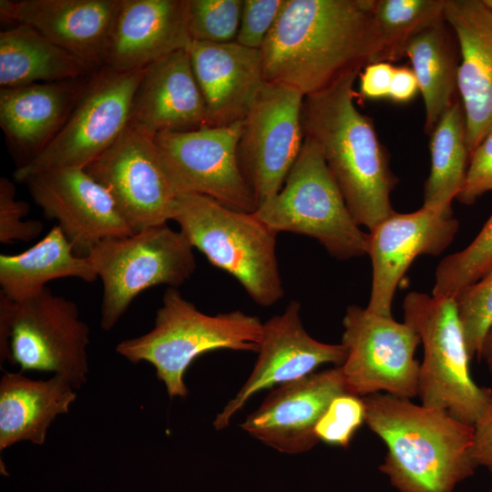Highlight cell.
I'll list each match as a JSON object with an SVG mask.
<instances>
[{
    "label": "cell",
    "mask_w": 492,
    "mask_h": 492,
    "mask_svg": "<svg viewBox=\"0 0 492 492\" xmlns=\"http://www.w3.org/2000/svg\"><path fill=\"white\" fill-rule=\"evenodd\" d=\"M373 0H285L261 48L265 82L308 96L373 55Z\"/></svg>",
    "instance_id": "cell-1"
},
{
    "label": "cell",
    "mask_w": 492,
    "mask_h": 492,
    "mask_svg": "<svg viewBox=\"0 0 492 492\" xmlns=\"http://www.w3.org/2000/svg\"><path fill=\"white\" fill-rule=\"evenodd\" d=\"M352 71L330 87L304 97V138L313 141L335 179L353 218L369 231L395 210L390 194L398 179L370 118L356 108Z\"/></svg>",
    "instance_id": "cell-2"
},
{
    "label": "cell",
    "mask_w": 492,
    "mask_h": 492,
    "mask_svg": "<svg viewBox=\"0 0 492 492\" xmlns=\"http://www.w3.org/2000/svg\"><path fill=\"white\" fill-rule=\"evenodd\" d=\"M363 400L365 423L387 450L379 469L398 491L454 492L474 474L473 425L388 394Z\"/></svg>",
    "instance_id": "cell-3"
},
{
    "label": "cell",
    "mask_w": 492,
    "mask_h": 492,
    "mask_svg": "<svg viewBox=\"0 0 492 492\" xmlns=\"http://www.w3.org/2000/svg\"><path fill=\"white\" fill-rule=\"evenodd\" d=\"M262 333L257 316L239 310L208 315L169 287L153 328L120 342L116 351L133 364H151L169 396L184 398L189 394L184 374L197 357L220 349L258 353Z\"/></svg>",
    "instance_id": "cell-4"
},
{
    "label": "cell",
    "mask_w": 492,
    "mask_h": 492,
    "mask_svg": "<svg viewBox=\"0 0 492 492\" xmlns=\"http://www.w3.org/2000/svg\"><path fill=\"white\" fill-rule=\"evenodd\" d=\"M170 220L212 265L233 276L258 305L272 306L283 297L276 256L278 233L254 212L227 208L204 195L181 193Z\"/></svg>",
    "instance_id": "cell-5"
},
{
    "label": "cell",
    "mask_w": 492,
    "mask_h": 492,
    "mask_svg": "<svg viewBox=\"0 0 492 492\" xmlns=\"http://www.w3.org/2000/svg\"><path fill=\"white\" fill-rule=\"evenodd\" d=\"M254 213L277 233L315 239L338 260L367 254L369 234L353 218L320 149L307 138L281 190Z\"/></svg>",
    "instance_id": "cell-6"
},
{
    "label": "cell",
    "mask_w": 492,
    "mask_h": 492,
    "mask_svg": "<svg viewBox=\"0 0 492 492\" xmlns=\"http://www.w3.org/2000/svg\"><path fill=\"white\" fill-rule=\"evenodd\" d=\"M405 322L418 333L424 347L418 396L421 405L445 410L474 425L492 390L472 378L470 357L454 298L411 292L403 302Z\"/></svg>",
    "instance_id": "cell-7"
},
{
    "label": "cell",
    "mask_w": 492,
    "mask_h": 492,
    "mask_svg": "<svg viewBox=\"0 0 492 492\" xmlns=\"http://www.w3.org/2000/svg\"><path fill=\"white\" fill-rule=\"evenodd\" d=\"M86 257L103 284L100 325L106 331L142 292L160 284L177 288L196 269L193 247L180 231L168 224L108 238Z\"/></svg>",
    "instance_id": "cell-8"
},
{
    "label": "cell",
    "mask_w": 492,
    "mask_h": 492,
    "mask_svg": "<svg viewBox=\"0 0 492 492\" xmlns=\"http://www.w3.org/2000/svg\"><path fill=\"white\" fill-rule=\"evenodd\" d=\"M145 69L118 72L102 67L94 73L56 135L15 170V180L25 182L52 169H84L104 153L130 123L133 97Z\"/></svg>",
    "instance_id": "cell-9"
},
{
    "label": "cell",
    "mask_w": 492,
    "mask_h": 492,
    "mask_svg": "<svg viewBox=\"0 0 492 492\" xmlns=\"http://www.w3.org/2000/svg\"><path fill=\"white\" fill-rule=\"evenodd\" d=\"M341 365L351 394H385L410 399L418 395L420 363L415 353L420 343L407 323L380 316L358 305L347 307L343 319Z\"/></svg>",
    "instance_id": "cell-10"
},
{
    "label": "cell",
    "mask_w": 492,
    "mask_h": 492,
    "mask_svg": "<svg viewBox=\"0 0 492 492\" xmlns=\"http://www.w3.org/2000/svg\"><path fill=\"white\" fill-rule=\"evenodd\" d=\"M89 328L76 302L48 287L13 303L9 359L24 371L53 373L76 389L87 379Z\"/></svg>",
    "instance_id": "cell-11"
},
{
    "label": "cell",
    "mask_w": 492,
    "mask_h": 492,
    "mask_svg": "<svg viewBox=\"0 0 492 492\" xmlns=\"http://www.w3.org/2000/svg\"><path fill=\"white\" fill-rule=\"evenodd\" d=\"M84 169L114 200L134 232L167 224L179 195L155 143V136L129 123Z\"/></svg>",
    "instance_id": "cell-12"
},
{
    "label": "cell",
    "mask_w": 492,
    "mask_h": 492,
    "mask_svg": "<svg viewBox=\"0 0 492 492\" xmlns=\"http://www.w3.org/2000/svg\"><path fill=\"white\" fill-rule=\"evenodd\" d=\"M303 99L293 87L265 82L242 120L238 160L258 205L281 190L301 152Z\"/></svg>",
    "instance_id": "cell-13"
},
{
    "label": "cell",
    "mask_w": 492,
    "mask_h": 492,
    "mask_svg": "<svg viewBox=\"0 0 492 492\" xmlns=\"http://www.w3.org/2000/svg\"><path fill=\"white\" fill-rule=\"evenodd\" d=\"M242 121L155 136V143L179 192L210 197L227 208L254 212L257 200L238 160Z\"/></svg>",
    "instance_id": "cell-14"
},
{
    "label": "cell",
    "mask_w": 492,
    "mask_h": 492,
    "mask_svg": "<svg viewBox=\"0 0 492 492\" xmlns=\"http://www.w3.org/2000/svg\"><path fill=\"white\" fill-rule=\"evenodd\" d=\"M46 218L56 220L77 255L86 257L100 241L131 235L109 192L83 168L66 167L25 181Z\"/></svg>",
    "instance_id": "cell-15"
},
{
    "label": "cell",
    "mask_w": 492,
    "mask_h": 492,
    "mask_svg": "<svg viewBox=\"0 0 492 492\" xmlns=\"http://www.w3.org/2000/svg\"><path fill=\"white\" fill-rule=\"evenodd\" d=\"M300 303L292 301L282 314L263 323L258 358L247 381L219 413L213 425L226 428L233 415L256 393L290 383L313 373L324 364L343 365L346 350L340 344L319 342L304 329Z\"/></svg>",
    "instance_id": "cell-16"
},
{
    "label": "cell",
    "mask_w": 492,
    "mask_h": 492,
    "mask_svg": "<svg viewBox=\"0 0 492 492\" xmlns=\"http://www.w3.org/2000/svg\"><path fill=\"white\" fill-rule=\"evenodd\" d=\"M459 222L453 216L422 206L410 213L394 211L370 231L367 254L373 278L367 309L392 316L396 288L419 255H439L453 241Z\"/></svg>",
    "instance_id": "cell-17"
},
{
    "label": "cell",
    "mask_w": 492,
    "mask_h": 492,
    "mask_svg": "<svg viewBox=\"0 0 492 492\" xmlns=\"http://www.w3.org/2000/svg\"><path fill=\"white\" fill-rule=\"evenodd\" d=\"M346 394L341 366L314 372L271 392L241 427L281 453H304L319 442L315 427L331 403Z\"/></svg>",
    "instance_id": "cell-18"
},
{
    "label": "cell",
    "mask_w": 492,
    "mask_h": 492,
    "mask_svg": "<svg viewBox=\"0 0 492 492\" xmlns=\"http://www.w3.org/2000/svg\"><path fill=\"white\" fill-rule=\"evenodd\" d=\"M445 20L460 51L457 91L471 155L492 130V8L484 0H446Z\"/></svg>",
    "instance_id": "cell-19"
},
{
    "label": "cell",
    "mask_w": 492,
    "mask_h": 492,
    "mask_svg": "<svg viewBox=\"0 0 492 492\" xmlns=\"http://www.w3.org/2000/svg\"><path fill=\"white\" fill-rule=\"evenodd\" d=\"M120 0H1L0 17L27 25L81 60L103 67Z\"/></svg>",
    "instance_id": "cell-20"
},
{
    "label": "cell",
    "mask_w": 492,
    "mask_h": 492,
    "mask_svg": "<svg viewBox=\"0 0 492 492\" xmlns=\"http://www.w3.org/2000/svg\"><path fill=\"white\" fill-rule=\"evenodd\" d=\"M186 0H120L103 67L141 69L173 52L187 49Z\"/></svg>",
    "instance_id": "cell-21"
},
{
    "label": "cell",
    "mask_w": 492,
    "mask_h": 492,
    "mask_svg": "<svg viewBox=\"0 0 492 492\" xmlns=\"http://www.w3.org/2000/svg\"><path fill=\"white\" fill-rule=\"evenodd\" d=\"M210 127L242 121L265 83L261 50L237 42L191 41L187 48Z\"/></svg>",
    "instance_id": "cell-22"
},
{
    "label": "cell",
    "mask_w": 492,
    "mask_h": 492,
    "mask_svg": "<svg viewBox=\"0 0 492 492\" xmlns=\"http://www.w3.org/2000/svg\"><path fill=\"white\" fill-rule=\"evenodd\" d=\"M130 123L153 136L210 127L187 49L146 67L133 97Z\"/></svg>",
    "instance_id": "cell-23"
},
{
    "label": "cell",
    "mask_w": 492,
    "mask_h": 492,
    "mask_svg": "<svg viewBox=\"0 0 492 492\" xmlns=\"http://www.w3.org/2000/svg\"><path fill=\"white\" fill-rule=\"evenodd\" d=\"M89 79L1 88L0 125L12 147L26 157L25 163L60 130Z\"/></svg>",
    "instance_id": "cell-24"
},
{
    "label": "cell",
    "mask_w": 492,
    "mask_h": 492,
    "mask_svg": "<svg viewBox=\"0 0 492 492\" xmlns=\"http://www.w3.org/2000/svg\"><path fill=\"white\" fill-rule=\"evenodd\" d=\"M75 387L63 377L33 380L5 373L0 381V450L22 441L43 445L53 421L68 413Z\"/></svg>",
    "instance_id": "cell-25"
},
{
    "label": "cell",
    "mask_w": 492,
    "mask_h": 492,
    "mask_svg": "<svg viewBox=\"0 0 492 492\" xmlns=\"http://www.w3.org/2000/svg\"><path fill=\"white\" fill-rule=\"evenodd\" d=\"M67 277L87 282L98 278L88 259L75 253L57 225L26 251L0 255V292L15 302L34 297L48 282Z\"/></svg>",
    "instance_id": "cell-26"
},
{
    "label": "cell",
    "mask_w": 492,
    "mask_h": 492,
    "mask_svg": "<svg viewBox=\"0 0 492 492\" xmlns=\"http://www.w3.org/2000/svg\"><path fill=\"white\" fill-rule=\"evenodd\" d=\"M90 69L35 28L18 24L0 33V87L79 78Z\"/></svg>",
    "instance_id": "cell-27"
},
{
    "label": "cell",
    "mask_w": 492,
    "mask_h": 492,
    "mask_svg": "<svg viewBox=\"0 0 492 492\" xmlns=\"http://www.w3.org/2000/svg\"><path fill=\"white\" fill-rule=\"evenodd\" d=\"M446 26L443 21L419 33L405 55L411 62L424 99L425 130L428 134L456 100L458 63Z\"/></svg>",
    "instance_id": "cell-28"
},
{
    "label": "cell",
    "mask_w": 492,
    "mask_h": 492,
    "mask_svg": "<svg viewBox=\"0 0 492 492\" xmlns=\"http://www.w3.org/2000/svg\"><path fill=\"white\" fill-rule=\"evenodd\" d=\"M429 135L431 168L423 206L453 216L452 202L464 187L470 159L461 101L454 102Z\"/></svg>",
    "instance_id": "cell-29"
},
{
    "label": "cell",
    "mask_w": 492,
    "mask_h": 492,
    "mask_svg": "<svg viewBox=\"0 0 492 492\" xmlns=\"http://www.w3.org/2000/svg\"><path fill=\"white\" fill-rule=\"evenodd\" d=\"M446 0H373L370 63L401 59L411 40L445 20Z\"/></svg>",
    "instance_id": "cell-30"
},
{
    "label": "cell",
    "mask_w": 492,
    "mask_h": 492,
    "mask_svg": "<svg viewBox=\"0 0 492 492\" xmlns=\"http://www.w3.org/2000/svg\"><path fill=\"white\" fill-rule=\"evenodd\" d=\"M492 267V214L464 250L446 256L437 265L432 295L455 298Z\"/></svg>",
    "instance_id": "cell-31"
},
{
    "label": "cell",
    "mask_w": 492,
    "mask_h": 492,
    "mask_svg": "<svg viewBox=\"0 0 492 492\" xmlns=\"http://www.w3.org/2000/svg\"><path fill=\"white\" fill-rule=\"evenodd\" d=\"M243 0H186L188 30L192 41L235 42Z\"/></svg>",
    "instance_id": "cell-32"
},
{
    "label": "cell",
    "mask_w": 492,
    "mask_h": 492,
    "mask_svg": "<svg viewBox=\"0 0 492 492\" xmlns=\"http://www.w3.org/2000/svg\"><path fill=\"white\" fill-rule=\"evenodd\" d=\"M454 299L469 357L478 359L484 338L492 325V267Z\"/></svg>",
    "instance_id": "cell-33"
},
{
    "label": "cell",
    "mask_w": 492,
    "mask_h": 492,
    "mask_svg": "<svg viewBox=\"0 0 492 492\" xmlns=\"http://www.w3.org/2000/svg\"><path fill=\"white\" fill-rule=\"evenodd\" d=\"M365 422V407L362 397L346 394L336 397L315 427L319 441L328 445L346 447Z\"/></svg>",
    "instance_id": "cell-34"
},
{
    "label": "cell",
    "mask_w": 492,
    "mask_h": 492,
    "mask_svg": "<svg viewBox=\"0 0 492 492\" xmlns=\"http://www.w3.org/2000/svg\"><path fill=\"white\" fill-rule=\"evenodd\" d=\"M29 205L15 200V185L6 178L0 179V241L12 244L16 241H29L43 231L39 220H24Z\"/></svg>",
    "instance_id": "cell-35"
},
{
    "label": "cell",
    "mask_w": 492,
    "mask_h": 492,
    "mask_svg": "<svg viewBox=\"0 0 492 492\" xmlns=\"http://www.w3.org/2000/svg\"><path fill=\"white\" fill-rule=\"evenodd\" d=\"M285 0H243L235 42L261 50L274 26Z\"/></svg>",
    "instance_id": "cell-36"
},
{
    "label": "cell",
    "mask_w": 492,
    "mask_h": 492,
    "mask_svg": "<svg viewBox=\"0 0 492 492\" xmlns=\"http://www.w3.org/2000/svg\"><path fill=\"white\" fill-rule=\"evenodd\" d=\"M487 191H492V130L470 155L466 181L456 200L470 205Z\"/></svg>",
    "instance_id": "cell-37"
},
{
    "label": "cell",
    "mask_w": 492,
    "mask_h": 492,
    "mask_svg": "<svg viewBox=\"0 0 492 492\" xmlns=\"http://www.w3.org/2000/svg\"><path fill=\"white\" fill-rule=\"evenodd\" d=\"M394 69L391 63L367 64L359 74L360 97L370 100L388 98Z\"/></svg>",
    "instance_id": "cell-38"
},
{
    "label": "cell",
    "mask_w": 492,
    "mask_h": 492,
    "mask_svg": "<svg viewBox=\"0 0 492 492\" xmlns=\"http://www.w3.org/2000/svg\"><path fill=\"white\" fill-rule=\"evenodd\" d=\"M473 426V460L492 472V398Z\"/></svg>",
    "instance_id": "cell-39"
},
{
    "label": "cell",
    "mask_w": 492,
    "mask_h": 492,
    "mask_svg": "<svg viewBox=\"0 0 492 492\" xmlns=\"http://www.w3.org/2000/svg\"><path fill=\"white\" fill-rule=\"evenodd\" d=\"M418 91V82L413 69L405 66L395 67L388 98L405 104L413 100Z\"/></svg>",
    "instance_id": "cell-40"
},
{
    "label": "cell",
    "mask_w": 492,
    "mask_h": 492,
    "mask_svg": "<svg viewBox=\"0 0 492 492\" xmlns=\"http://www.w3.org/2000/svg\"><path fill=\"white\" fill-rule=\"evenodd\" d=\"M14 301L0 292V363L9 359L11 313Z\"/></svg>",
    "instance_id": "cell-41"
},
{
    "label": "cell",
    "mask_w": 492,
    "mask_h": 492,
    "mask_svg": "<svg viewBox=\"0 0 492 492\" xmlns=\"http://www.w3.org/2000/svg\"><path fill=\"white\" fill-rule=\"evenodd\" d=\"M478 360H483L492 373V325L484 338Z\"/></svg>",
    "instance_id": "cell-42"
},
{
    "label": "cell",
    "mask_w": 492,
    "mask_h": 492,
    "mask_svg": "<svg viewBox=\"0 0 492 492\" xmlns=\"http://www.w3.org/2000/svg\"><path fill=\"white\" fill-rule=\"evenodd\" d=\"M488 492H492V488Z\"/></svg>",
    "instance_id": "cell-43"
}]
</instances>
